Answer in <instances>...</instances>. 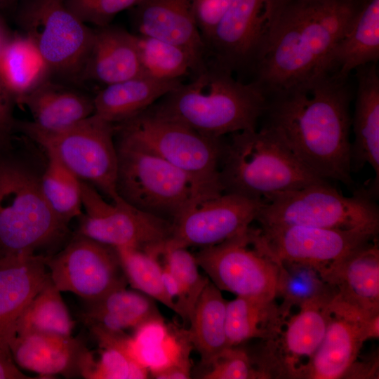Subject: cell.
I'll return each mask as SVG.
<instances>
[{"label": "cell", "mask_w": 379, "mask_h": 379, "mask_svg": "<svg viewBox=\"0 0 379 379\" xmlns=\"http://www.w3.org/2000/svg\"><path fill=\"white\" fill-rule=\"evenodd\" d=\"M362 0H281L254 64L266 95L310 86L333 74L336 46Z\"/></svg>", "instance_id": "obj_1"}, {"label": "cell", "mask_w": 379, "mask_h": 379, "mask_svg": "<svg viewBox=\"0 0 379 379\" xmlns=\"http://www.w3.org/2000/svg\"><path fill=\"white\" fill-rule=\"evenodd\" d=\"M274 98L265 126L318 176L352 183L351 97L346 80L332 74Z\"/></svg>", "instance_id": "obj_2"}, {"label": "cell", "mask_w": 379, "mask_h": 379, "mask_svg": "<svg viewBox=\"0 0 379 379\" xmlns=\"http://www.w3.org/2000/svg\"><path fill=\"white\" fill-rule=\"evenodd\" d=\"M187 84L181 83L147 109L208 137L256 129L267 110V95L255 81L236 80L210 60Z\"/></svg>", "instance_id": "obj_3"}, {"label": "cell", "mask_w": 379, "mask_h": 379, "mask_svg": "<svg viewBox=\"0 0 379 379\" xmlns=\"http://www.w3.org/2000/svg\"><path fill=\"white\" fill-rule=\"evenodd\" d=\"M223 192L266 202L275 195L328 181L302 164L267 127L232 134L219 166Z\"/></svg>", "instance_id": "obj_4"}, {"label": "cell", "mask_w": 379, "mask_h": 379, "mask_svg": "<svg viewBox=\"0 0 379 379\" xmlns=\"http://www.w3.org/2000/svg\"><path fill=\"white\" fill-rule=\"evenodd\" d=\"M68 233L46 201L39 177L18 161L0 159V261L50 256Z\"/></svg>", "instance_id": "obj_5"}, {"label": "cell", "mask_w": 379, "mask_h": 379, "mask_svg": "<svg viewBox=\"0 0 379 379\" xmlns=\"http://www.w3.org/2000/svg\"><path fill=\"white\" fill-rule=\"evenodd\" d=\"M117 138L116 191L130 205L173 222L194 200L216 196L138 143Z\"/></svg>", "instance_id": "obj_6"}, {"label": "cell", "mask_w": 379, "mask_h": 379, "mask_svg": "<svg viewBox=\"0 0 379 379\" xmlns=\"http://www.w3.org/2000/svg\"><path fill=\"white\" fill-rule=\"evenodd\" d=\"M15 129L53 154L79 179L112 201L118 197L114 124L93 114L58 131L42 130L32 121H16Z\"/></svg>", "instance_id": "obj_7"}, {"label": "cell", "mask_w": 379, "mask_h": 379, "mask_svg": "<svg viewBox=\"0 0 379 379\" xmlns=\"http://www.w3.org/2000/svg\"><path fill=\"white\" fill-rule=\"evenodd\" d=\"M114 125L118 135L138 143L185 172L209 193H223L219 178L222 138L205 136L149 109Z\"/></svg>", "instance_id": "obj_8"}, {"label": "cell", "mask_w": 379, "mask_h": 379, "mask_svg": "<svg viewBox=\"0 0 379 379\" xmlns=\"http://www.w3.org/2000/svg\"><path fill=\"white\" fill-rule=\"evenodd\" d=\"M255 220L260 226L303 225L378 232L379 213L371 195L346 197L328 181L279 194L265 202Z\"/></svg>", "instance_id": "obj_9"}, {"label": "cell", "mask_w": 379, "mask_h": 379, "mask_svg": "<svg viewBox=\"0 0 379 379\" xmlns=\"http://www.w3.org/2000/svg\"><path fill=\"white\" fill-rule=\"evenodd\" d=\"M210 281L221 291L255 298H278L281 265L265 250L258 229L235 236L194 254Z\"/></svg>", "instance_id": "obj_10"}, {"label": "cell", "mask_w": 379, "mask_h": 379, "mask_svg": "<svg viewBox=\"0 0 379 379\" xmlns=\"http://www.w3.org/2000/svg\"><path fill=\"white\" fill-rule=\"evenodd\" d=\"M20 22L49 72L72 79L84 76L94 29L72 13L64 0H29Z\"/></svg>", "instance_id": "obj_11"}, {"label": "cell", "mask_w": 379, "mask_h": 379, "mask_svg": "<svg viewBox=\"0 0 379 379\" xmlns=\"http://www.w3.org/2000/svg\"><path fill=\"white\" fill-rule=\"evenodd\" d=\"M82 213L77 233L107 246L132 247L159 257L170 238L171 222L144 212L117 197L108 203L92 185L81 180Z\"/></svg>", "instance_id": "obj_12"}, {"label": "cell", "mask_w": 379, "mask_h": 379, "mask_svg": "<svg viewBox=\"0 0 379 379\" xmlns=\"http://www.w3.org/2000/svg\"><path fill=\"white\" fill-rule=\"evenodd\" d=\"M46 264L60 292L73 293L88 302L128 285L115 248L78 233L48 256Z\"/></svg>", "instance_id": "obj_13"}, {"label": "cell", "mask_w": 379, "mask_h": 379, "mask_svg": "<svg viewBox=\"0 0 379 379\" xmlns=\"http://www.w3.org/2000/svg\"><path fill=\"white\" fill-rule=\"evenodd\" d=\"M264 248L278 263H296L315 269L321 277L378 232L303 225L260 226Z\"/></svg>", "instance_id": "obj_14"}, {"label": "cell", "mask_w": 379, "mask_h": 379, "mask_svg": "<svg viewBox=\"0 0 379 379\" xmlns=\"http://www.w3.org/2000/svg\"><path fill=\"white\" fill-rule=\"evenodd\" d=\"M335 295L331 291L302 303L274 338L263 341L262 354L254 362L266 378H300L324 336Z\"/></svg>", "instance_id": "obj_15"}, {"label": "cell", "mask_w": 379, "mask_h": 379, "mask_svg": "<svg viewBox=\"0 0 379 379\" xmlns=\"http://www.w3.org/2000/svg\"><path fill=\"white\" fill-rule=\"evenodd\" d=\"M264 202L231 194L194 200L173 221L167 249L205 248L218 244L243 232L256 217Z\"/></svg>", "instance_id": "obj_16"}, {"label": "cell", "mask_w": 379, "mask_h": 379, "mask_svg": "<svg viewBox=\"0 0 379 379\" xmlns=\"http://www.w3.org/2000/svg\"><path fill=\"white\" fill-rule=\"evenodd\" d=\"M281 0H232L206 44L211 60L232 72L253 67Z\"/></svg>", "instance_id": "obj_17"}, {"label": "cell", "mask_w": 379, "mask_h": 379, "mask_svg": "<svg viewBox=\"0 0 379 379\" xmlns=\"http://www.w3.org/2000/svg\"><path fill=\"white\" fill-rule=\"evenodd\" d=\"M330 314L324 336L304 366L300 378H346L363 343L379 337V313H367L335 294L330 302Z\"/></svg>", "instance_id": "obj_18"}, {"label": "cell", "mask_w": 379, "mask_h": 379, "mask_svg": "<svg viewBox=\"0 0 379 379\" xmlns=\"http://www.w3.org/2000/svg\"><path fill=\"white\" fill-rule=\"evenodd\" d=\"M9 349L18 366L41 378L59 374L86 378L95 361L84 343L72 335L36 332L17 335Z\"/></svg>", "instance_id": "obj_19"}, {"label": "cell", "mask_w": 379, "mask_h": 379, "mask_svg": "<svg viewBox=\"0 0 379 379\" xmlns=\"http://www.w3.org/2000/svg\"><path fill=\"white\" fill-rule=\"evenodd\" d=\"M194 0H143L131 8L135 34L156 38L188 51L202 66L207 51L194 14Z\"/></svg>", "instance_id": "obj_20"}, {"label": "cell", "mask_w": 379, "mask_h": 379, "mask_svg": "<svg viewBox=\"0 0 379 379\" xmlns=\"http://www.w3.org/2000/svg\"><path fill=\"white\" fill-rule=\"evenodd\" d=\"M47 257L20 255L0 261V344L6 347L20 316L50 279Z\"/></svg>", "instance_id": "obj_21"}, {"label": "cell", "mask_w": 379, "mask_h": 379, "mask_svg": "<svg viewBox=\"0 0 379 379\" xmlns=\"http://www.w3.org/2000/svg\"><path fill=\"white\" fill-rule=\"evenodd\" d=\"M322 279L344 302L367 313H379V248L377 237L354 250Z\"/></svg>", "instance_id": "obj_22"}, {"label": "cell", "mask_w": 379, "mask_h": 379, "mask_svg": "<svg viewBox=\"0 0 379 379\" xmlns=\"http://www.w3.org/2000/svg\"><path fill=\"white\" fill-rule=\"evenodd\" d=\"M142 75L136 35L111 24L96 27L84 76L109 85Z\"/></svg>", "instance_id": "obj_23"}, {"label": "cell", "mask_w": 379, "mask_h": 379, "mask_svg": "<svg viewBox=\"0 0 379 379\" xmlns=\"http://www.w3.org/2000/svg\"><path fill=\"white\" fill-rule=\"evenodd\" d=\"M376 63L357 69V92L352 124V168L369 164L375 172L374 187L379 180V77Z\"/></svg>", "instance_id": "obj_24"}, {"label": "cell", "mask_w": 379, "mask_h": 379, "mask_svg": "<svg viewBox=\"0 0 379 379\" xmlns=\"http://www.w3.org/2000/svg\"><path fill=\"white\" fill-rule=\"evenodd\" d=\"M180 79L159 80L144 75L114 83L93 98L94 114L117 124L147 109L181 84Z\"/></svg>", "instance_id": "obj_25"}, {"label": "cell", "mask_w": 379, "mask_h": 379, "mask_svg": "<svg viewBox=\"0 0 379 379\" xmlns=\"http://www.w3.org/2000/svg\"><path fill=\"white\" fill-rule=\"evenodd\" d=\"M15 102L26 106L32 122L47 131L63 130L94 114L93 98L46 79Z\"/></svg>", "instance_id": "obj_26"}, {"label": "cell", "mask_w": 379, "mask_h": 379, "mask_svg": "<svg viewBox=\"0 0 379 379\" xmlns=\"http://www.w3.org/2000/svg\"><path fill=\"white\" fill-rule=\"evenodd\" d=\"M379 59V0H362L333 54V75L346 80L354 69Z\"/></svg>", "instance_id": "obj_27"}, {"label": "cell", "mask_w": 379, "mask_h": 379, "mask_svg": "<svg viewBox=\"0 0 379 379\" xmlns=\"http://www.w3.org/2000/svg\"><path fill=\"white\" fill-rule=\"evenodd\" d=\"M277 299L244 296L226 303L225 332L228 347L239 346L253 338H274L290 314Z\"/></svg>", "instance_id": "obj_28"}, {"label": "cell", "mask_w": 379, "mask_h": 379, "mask_svg": "<svg viewBox=\"0 0 379 379\" xmlns=\"http://www.w3.org/2000/svg\"><path fill=\"white\" fill-rule=\"evenodd\" d=\"M88 302V309L81 314L88 327L97 326L120 333L148 321H164L152 298L126 287Z\"/></svg>", "instance_id": "obj_29"}, {"label": "cell", "mask_w": 379, "mask_h": 379, "mask_svg": "<svg viewBox=\"0 0 379 379\" xmlns=\"http://www.w3.org/2000/svg\"><path fill=\"white\" fill-rule=\"evenodd\" d=\"M226 303L221 291L209 280L190 317L187 337L206 367L228 347L225 332Z\"/></svg>", "instance_id": "obj_30"}, {"label": "cell", "mask_w": 379, "mask_h": 379, "mask_svg": "<svg viewBox=\"0 0 379 379\" xmlns=\"http://www.w3.org/2000/svg\"><path fill=\"white\" fill-rule=\"evenodd\" d=\"M49 70L39 52L25 36L9 39L0 55V79L15 100L46 80Z\"/></svg>", "instance_id": "obj_31"}, {"label": "cell", "mask_w": 379, "mask_h": 379, "mask_svg": "<svg viewBox=\"0 0 379 379\" xmlns=\"http://www.w3.org/2000/svg\"><path fill=\"white\" fill-rule=\"evenodd\" d=\"M74 327L60 291L49 279L20 316L15 335L34 332L71 335Z\"/></svg>", "instance_id": "obj_32"}, {"label": "cell", "mask_w": 379, "mask_h": 379, "mask_svg": "<svg viewBox=\"0 0 379 379\" xmlns=\"http://www.w3.org/2000/svg\"><path fill=\"white\" fill-rule=\"evenodd\" d=\"M135 35L144 76L159 80L180 79L192 72L197 74L206 66L201 65L188 51L179 46Z\"/></svg>", "instance_id": "obj_33"}, {"label": "cell", "mask_w": 379, "mask_h": 379, "mask_svg": "<svg viewBox=\"0 0 379 379\" xmlns=\"http://www.w3.org/2000/svg\"><path fill=\"white\" fill-rule=\"evenodd\" d=\"M46 153L48 162L39 177L40 189L55 215L69 225L82 214L81 180L53 154Z\"/></svg>", "instance_id": "obj_34"}, {"label": "cell", "mask_w": 379, "mask_h": 379, "mask_svg": "<svg viewBox=\"0 0 379 379\" xmlns=\"http://www.w3.org/2000/svg\"><path fill=\"white\" fill-rule=\"evenodd\" d=\"M131 287L157 300L180 317L176 302L166 293L161 280L162 266L158 257L132 247L114 248Z\"/></svg>", "instance_id": "obj_35"}, {"label": "cell", "mask_w": 379, "mask_h": 379, "mask_svg": "<svg viewBox=\"0 0 379 379\" xmlns=\"http://www.w3.org/2000/svg\"><path fill=\"white\" fill-rule=\"evenodd\" d=\"M281 265L278 297L283 299L282 305L291 311L317 296L335 289L326 284L313 267L296 263Z\"/></svg>", "instance_id": "obj_36"}, {"label": "cell", "mask_w": 379, "mask_h": 379, "mask_svg": "<svg viewBox=\"0 0 379 379\" xmlns=\"http://www.w3.org/2000/svg\"><path fill=\"white\" fill-rule=\"evenodd\" d=\"M161 256L180 286L183 298L182 319L184 323H189L196 302L210 279L201 275L194 254L187 248L167 249Z\"/></svg>", "instance_id": "obj_37"}, {"label": "cell", "mask_w": 379, "mask_h": 379, "mask_svg": "<svg viewBox=\"0 0 379 379\" xmlns=\"http://www.w3.org/2000/svg\"><path fill=\"white\" fill-rule=\"evenodd\" d=\"M201 375L204 379H265L248 352L237 346L220 352Z\"/></svg>", "instance_id": "obj_38"}, {"label": "cell", "mask_w": 379, "mask_h": 379, "mask_svg": "<svg viewBox=\"0 0 379 379\" xmlns=\"http://www.w3.org/2000/svg\"><path fill=\"white\" fill-rule=\"evenodd\" d=\"M98 361H94L88 379H144L147 368L115 347L102 348Z\"/></svg>", "instance_id": "obj_39"}, {"label": "cell", "mask_w": 379, "mask_h": 379, "mask_svg": "<svg viewBox=\"0 0 379 379\" xmlns=\"http://www.w3.org/2000/svg\"><path fill=\"white\" fill-rule=\"evenodd\" d=\"M143 0H64L70 11L86 25L96 27L110 25L120 12L131 9Z\"/></svg>", "instance_id": "obj_40"}, {"label": "cell", "mask_w": 379, "mask_h": 379, "mask_svg": "<svg viewBox=\"0 0 379 379\" xmlns=\"http://www.w3.org/2000/svg\"><path fill=\"white\" fill-rule=\"evenodd\" d=\"M232 0H194V14L204 42L206 44Z\"/></svg>", "instance_id": "obj_41"}, {"label": "cell", "mask_w": 379, "mask_h": 379, "mask_svg": "<svg viewBox=\"0 0 379 379\" xmlns=\"http://www.w3.org/2000/svg\"><path fill=\"white\" fill-rule=\"evenodd\" d=\"M15 98L0 79V147H11V135L16 121L13 117Z\"/></svg>", "instance_id": "obj_42"}, {"label": "cell", "mask_w": 379, "mask_h": 379, "mask_svg": "<svg viewBox=\"0 0 379 379\" xmlns=\"http://www.w3.org/2000/svg\"><path fill=\"white\" fill-rule=\"evenodd\" d=\"M186 341L178 357L169 364L150 371L153 378L157 379H189L191 378V364L190 359V346Z\"/></svg>", "instance_id": "obj_43"}, {"label": "cell", "mask_w": 379, "mask_h": 379, "mask_svg": "<svg viewBox=\"0 0 379 379\" xmlns=\"http://www.w3.org/2000/svg\"><path fill=\"white\" fill-rule=\"evenodd\" d=\"M18 368L10 349L0 344V379H32Z\"/></svg>", "instance_id": "obj_44"}, {"label": "cell", "mask_w": 379, "mask_h": 379, "mask_svg": "<svg viewBox=\"0 0 379 379\" xmlns=\"http://www.w3.org/2000/svg\"><path fill=\"white\" fill-rule=\"evenodd\" d=\"M161 280L164 288L167 295L173 300L180 310V317H182V293L180 286L174 274L168 267L164 265L162 266Z\"/></svg>", "instance_id": "obj_45"}, {"label": "cell", "mask_w": 379, "mask_h": 379, "mask_svg": "<svg viewBox=\"0 0 379 379\" xmlns=\"http://www.w3.org/2000/svg\"><path fill=\"white\" fill-rule=\"evenodd\" d=\"M9 39L6 37L5 32L0 23V55Z\"/></svg>", "instance_id": "obj_46"}, {"label": "cell", "mask_w": 379, "mask_h": 379, "mask_svg": "<svg viewBox=\"0 0 379 379\" xmlns=\"http://www.w3.org/2000/svg\"><path fill=\"white\" fill-rule=\"evenodd\" d=\"M19 0H0V3L4 5H9L15 3Z\"/></svg>", "instance_id": "obj_47"}]
</instances>
